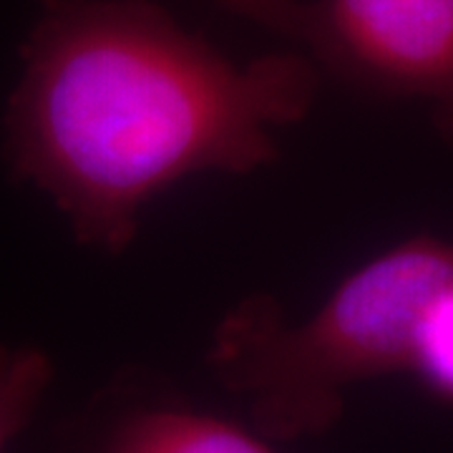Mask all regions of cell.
Segmentation results:
<instances>
[{"label":"cell","mask_w":453,"mask_h":453,"mask_svg":"<svg viewBox=\"0 0 453 453\" xmlns=\"http://www.w3.org/2000/svg\"><path fill=\"white\" fill-rule=\"evenodd\" d=\"M38 5L3 151L101 252H124L149 202L181 179L275 162V131L305 119L318 96L308 56L234 64L146 0Z\"/></svg>","instance_id":"cell-1"},{"label":"cell","mask_w":453,"mask_h":453,"mask_svg":"<svg viewBox=\"0 0 453 453\" xmlns=\"http://www.w3.org/2000/svg\"><path fill=\"white\" fill-rule=\"evenodd\" d=\"M451 277L453 242L416 234L356 267L303 323L270 295L242 300L214 327L207 365L265 438L323 436L353 386L408 372L426 310Z\"/></svg>","instance_id":"cell-2"},{"label":"cell","mask_w":453,"mask_h":453,"mask_svg":"<svg viewBox=\"0 0 453 453\" xmlns=\"http://www.w3.org/2000/svg\"><path fill=\"white\" fill-rule=\"evenodd\" d=\"M300 41L345 81L423 101L453 142V0H315Z\"/></svg>","instance_id":"cell-3"},{"label":"cell","mask_w":453,"mask_h":453,"mask_svg":"<svg viewBox=\"0 0 453 453\" xmlns=\"http://www.w3.org/2000/svg\"><path fill=\"white\" fill-rule=\"evenodd\" d=\"M76 453H277L257 428L174 395H106L83 426Z\"/></svg>","instance_id":"cell-4"},{"label":"cell","mask_w":453,"mask_h":453,"mask_svg":"<svg viewBox=\"0 0 453 453\" xmlns=\"http://www.w3.org/2000/svg\"><path fill=\"white\" fill-rule=\"evenodd\" d=\"M53 383V360L33 345L0 342V453L33 421Z\"/></svg>","instance_id":"cell-5"},{"label":"cell","mask_w":453,"mask_h":453,"mask_svg":"<svg viewBox=\"0 0 453 453\" xmlns=\"http://www.w3.org/2000/svg\"><path fill=\"white\" fill-rule=\"evenodd\" d=\"M408 372L428 393L453 403V277L426 310Z\"/></svg>","instance_id":"cell-6"},{"label":"cell","mask_w":453,"mask_h":453,"mask_svg":"<svg viewBox=\"0 0 453 453\" xmlns=\"http://www.w3.org/2000/svg\"><path fill=\"white\" fill-rule=\"evenodd\" d=\"M222 8L257 23L267 31L303 38L305 28V3L297 0H217Z\"/></svg>","instance_id":"cell-7"}]
</instances>
